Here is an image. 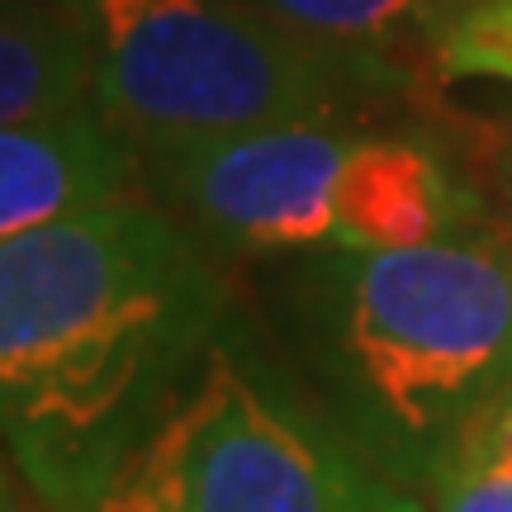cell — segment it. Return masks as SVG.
<instances>
[{"mask_svg":"<svg viewBox=\"0 0 512 512\" xmlns=\"http://www.w3.org/2000/svg\"><path fill=\"white\" fill-rule=\"evenodd\" d=\"M238 294L138 185L0 242V446L24 484L76 512Z\"/></svg>","mask_w":512,"mask_h":512,"instance_id":"obj_1","label":"cell"},{"mask_svg":"<svg viewBox=\"0 0 512 512\" xmlns=\"http://www.w3.org/2000/svg\"><path fill=\"white\" fill-rule=\"evenodd\" d=\"M247 304L280 356L389 479H432L512 384V256L489 233L399 252L266 256Z\"/></svg>","mask_w":512,"mask_h":512,"instance_id":"obj_2","label":"cell"},{"mask_svg":"<svg viewBox=\"0 0 512 512\" xmlns=\"http://www.w3.org/2000/svg\"><path fill=\"white\" fill-rule=\"evenodd\" d=\"M76 512H422V503L332 422L238 294Z\"/></svg>","mask_w":512,"mask_h":512,"instance_id":"obj_3","label":"cell"},{"mask_svg":"<svg viewBox=\"0 0 512 512\" xmlns=\"http://www.w3.org/2000/svg\"><path fill=\"white\" fill-rule=\"evenodd\" d=\"M91 43V105L138 162L389 95L403 62L290 29L247 0H72Z\"/></svg>","mask_w":512,"mask_h":512,"instance_id":"obj_4","label":"cell"},{"mask_svg":"<svg viewBox=\"0 0 512 512\" xmlns=\"http://www.w3.org/2000/svg\"><path fill=\"white\" fill-rule=\"evenodd\" d=\"M351 119H304L247 138L147 162L138 190L195 233L223 266H252L337 242V171L356 138Z\"/></svg>","mask_w":512,"mask_h":512,"instance_id":"obj_5","label":"cell"},{"mask_svg":"<svg viewBox=\"0 0 512 512\" xmlns=\"http://www.w3.org/2000/svg\"><path fill=\"white\" fill-rule=\"evenodd\" d=\"M337 242L351 252H399L475 238L479 200L451 157L422 133L356 128L337 171Z\"/></svg>","mask_w":512,"mask_h":512,"instance_id":"obj_6","label":"cell"},{"mask_svg":"<svg viewBox=\"0 0 512 512\" xmlns=\"http://www.w3.org/2000/svg\"><path fill=\"white\" fill-rule=\"evenodd\" d=\"M138 171L143 162L91 105L0 124V242L124 195Z\"/></svg>","mask_w":512,"mask_h":512,"instance_id":"obj_7","label":"cell"},{"mask_svg":"<svg viewBox=\"0 0 512 512\" xmlns=\"http://www.w3.org/2000/svg\"><path fill=\"white\" fill-rule=\"evenodd\" d=\"M91 43L72 0H0V124L86 105Z\"/></svg>","mask_w":512,"mask_h":512,"instance_id":"obj_8","label":"cell"},{"mask_svg":"<svg viewBox=\"0 0 512 512\" xmlns=\"http://www.w3.org/2000/svg\"><path fill=\"white\" fill-rule=\"evenodd\" d=\"M247 5L323 43L399 57L418 43H427L432 53L437 29L465 0H247Z\"/></svg>","mask_w":512,"mask_h":512,"instance_id":"obj_9","label":"cell"},{"mask_svg":"<svg viewBox=\"0 0 512 512\" xmlns=\"http://www.w3.org/2000/svg\"><path fill=\"white\" fill-rule=\"evenodd\" d=\"M432 67L456 81L512 86V0H465L432 38Z\"/></svg>","mask_w":512,"mask_h":512,"instance_id":"obj_10","label":"cell"},{"mask_svg":"<svg viewBox=\"0 0 512 512\" xmlns=\"http://www.w3.org/2000/svg\"><path fill=\"white\" fill-rule=\"evenodd\" d=\"M432 512H512V460L451 446L432 470Z\"/></svg>","mask_w":512,"mask_h":512,"instance_id":"obj_11","label":"cell"},{"mask_svg":"<svg viewBox=\"0 0 512 512\" xmlns=\"http://www.w3.org/2000/svg\"><path fill=\"white\" fill-rule=\"evenodd\" d=\"M498 185H503V200H508V209H512V133L503 138V147H498Z\"/></svg>","mask_w":512,"mask_h":512,"instance_id":"obj_12","label":"cell"},{"mask_svg":"<svg viewBox=\"0 0 512 512\" xmlns=\"http://www.w3.org/2000/svg\"><path fill=\"white\" fill-rule=\"evenodd\" d=\"M0 508H19V503H15V484H10V470H5V460H0Z\"/></svg>","mask_w":512,"mask_h":512,"instance_id":"obj_13","label":"cell"},{"mask_svg":"<svg viewBox=\"0 0 512 512\" xmlns=\"http://www.w3.org/2000/svg\"><path fill=\"white\" fill-rule=\"evenodd\" d=\"M0 512H19V508H0Z\"/></svg>","mask_w":512,"mask_h":512,"instance_id":"obj_14","label":"cell"},{"mask_svg":"<svg viewBox=\"0 0 512 512\" xmlns=\"http://www.w3.org/2000/svg\"><path fill=\"white\" fill-rule=\"evenodd\" d=\"M508 256H512V238H508Z\"/></svg>","mask_w":512,"mask_h":512,"instance_id":"obj_15","label":"cell"}]
</instances>
